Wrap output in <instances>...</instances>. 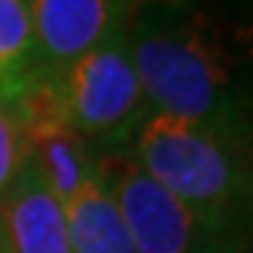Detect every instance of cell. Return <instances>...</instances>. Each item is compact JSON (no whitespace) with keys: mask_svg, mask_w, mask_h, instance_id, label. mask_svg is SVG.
<instances>
[{"mask_svg":"<svg viewBox=\"0 0 253 253\" xmlns=\"http://www.w3.org/2000/svg\"><path fill=\"white\" fill-rule=\"evenodd\" d=\"M126 37L149 110L253 155V84L225 28L197 9L149 3L129 17Z\"/></svg>","mask_w":253,"mask_h":253,"instance_id":"obj_1","label":"cell"},{"mask_svg":"<svg viewBox=\"0 0 253 253\" xmlns=\"http://www.w3.org/2000/svg\"><path fill=\"white\" fill-rule=\"evenodd\" d=\"M126 152L152 180L172 191L219 242L248 236L253 155L206 126L149 110L132 132Z\"/></svg>","mask_w":253,"mask_h":253,"instance_id":"obj_2","label":"cell"},{"mask_svg":"<svg viewBox=\"0 0 253 253\" xmlns=\"http://www.w3.org/2000/svg\"><path fill=\"white\" fill-rule=\"evenodd\" d=\"M56 87L68 124L90 146H99V152L126 149L149 113L126 28L56 71Z\"/></svg>","mask_w":253,"mask_h":253,"instance_id":"obj_3","label":"cell"},{"mask_svg":"<svg viewBox=\"0 0 253 253\" xmlns=\"http://www.w3.org/2000/svg\"><path fill=\"white\" fill-rule=\"evenodd\" d=\"M96 177L118 206L138 253H214L222 248V242L211 236L172 191L152 180L126 149L96 155Z\"/></svg>","mask_w":253,"mask_h":253,"instance_id":"obj_4","label":"cell"},{"mask_svg":"<svg viewBox=\"0 0 253 253\" xmlns=\"http://www.w3.org/2000/svg\"><path fill=\"white\" fill-rule=\"evenodd\" d=\"M37 68L56 73L129 26L126 0H28Z\"/></svg>","mask_w":253,"mask_h":253,"instance_id":"obj_5","label":"cell"},{"mask_svg":"<svg viewBox=\"0 0 253 253\" xmlns=\"http://www.w3.org/2000/svg\"><path fill=\"white\" fill-rule=\"evenodd\" d=\"M0 231L9 253H71L62 203L31 161L0 197Z\"/></svg>","mask_w":253,"mask_h":253,"instance_id":"obj_6","label":"cell"},{"mask_svg":"<svg viewBox=\"0 0 253 253\" xmlns=\"http://www.w3.org/2000/svg\"><path fill=\"white\" fill-rule=\"evenodd\" d=\"M23 135L28 144V161L37 166L59 203H68L96 177L93 146L65 118L26 126Z\"/></svg>","mask_w":253,"mask_h":253,"instance_id":"obj_7","label":"cell"},{"mask_svg":"<svg viewBox=\"0 0 253 253\" xmlns=\"http://www.w3.org/2000/svg\"><path fill=\"white\" fill-rule=\"evenodd\" d=\"M71 253H138L121 211L107 189L93 177L79 194L62 203Z\"/></svg>","mask_w":253,"mask_h":253,"instance_id":"obj_8","label":"cell"},{"mask_svg":"<svg viewBox=\"0 0 253 253\" xmlns=\"http://www.w3.org/2000/svg\"><path fill=\"white\" fill-rule=\"evenodd\" d=\"M37 71L28 0H0V101Z\"/></svg>","mask_w":253,"mask_h":253,"instance_id":"obj_9","label":"cell"},{"mask_svg":"<svg viewBox=\"0 0 253 253\" xmlns=\"http://www.w3.org/2000/svg\"><path fill=\"white\" fill-rule=\"evenodd\" d=\"M28 163V144L17 118L0 101V197L17 180V174Z\"/></svg>","mask_w":253,"mask_h":253,"instance_id":"obj_10","label":"cell"},{"mask_svg":"<svg viewBox=\"0 0 253 253\" xmlns=\"http://www.w3.org/2000/svg\"><path fill=\"white\" fill-rule=\"evenodd\" d=\"M234 45H236V54H239V62H242L245 73L253 84V23H248L245 28L234 31Z\"/></svg>","mask_w":253,"mask_h":253,"instance_id":"obj_11","label":"cell"},{"mask_svg":"<svg viewBox=\"0 0 253 253\" xmlns=\"http://www.w3.org/2000/svg\"><path fill=\"white\" fill-rule=\"evenodd\" d=\"M214 253H253V239H242V242H231V245H222L219 251Z\"/></svg>","mask_w":253,"mask_h":253,"instance_id":"obj_12","label":"cell"},{"mask_svg":"<svg viewBox=\"0 0 253 253\" xmlns=\"http://www.w3.org/2000/svg\"><path fill=\"white\" fill-rule=\"evenodd\" d=\"M248 236L253 239V177H251V200H248Z\"/></svg>","mask_w":253,"mask_h":253,"instance_id":"obj_13","label":"cell"},{"mask_svg":"<svg viewBox=\"0 0 253 253\" xmlns=\"http://www.w3.org/2000/svg\"><path fill=\"white\" fill-rule=\"evenodd\" d=\"M141 3H174V0H141Z\"/></svg>","mask_w":253,"mask_h":253,"instance_id":"obj_14","label":"cell"}]
</instances>
